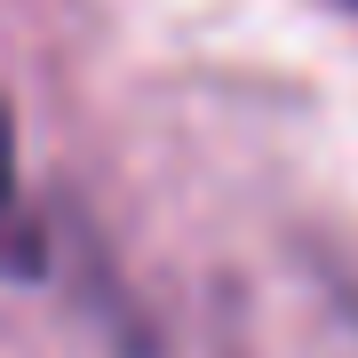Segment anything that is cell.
<instances>
[{
	"mask_svg": "<svg viewBox=\"0 0 358 358\" xmlns=\"http://www.w3.org/2000/svg\"><path fill=\"white\" fill-rule=\"evenodd\" d=\"M48 271V231L32 223L24 192H16V128L0 103V279H40Z\"/></svg>",
	"mask_w": 358,
	"mask_h": 358,
	"instance_id": "6da1fadb",
	"label": "cell"
},
{
	"mask_svg": "<svg viewBox=\"0 0 358 358\" xmlns=\"http://www.w3.org/2000/svg\"><path fill=\"white\" fill-rule=\"evenodd\" d=\"M343 8H350V16H358V0H343Z\"/></svg>",
	"mask_w": 358,
	"mask_h": 358,
	"instance_id": "7a4b0ae2",
	"label": "cell"
}]
</instances>
